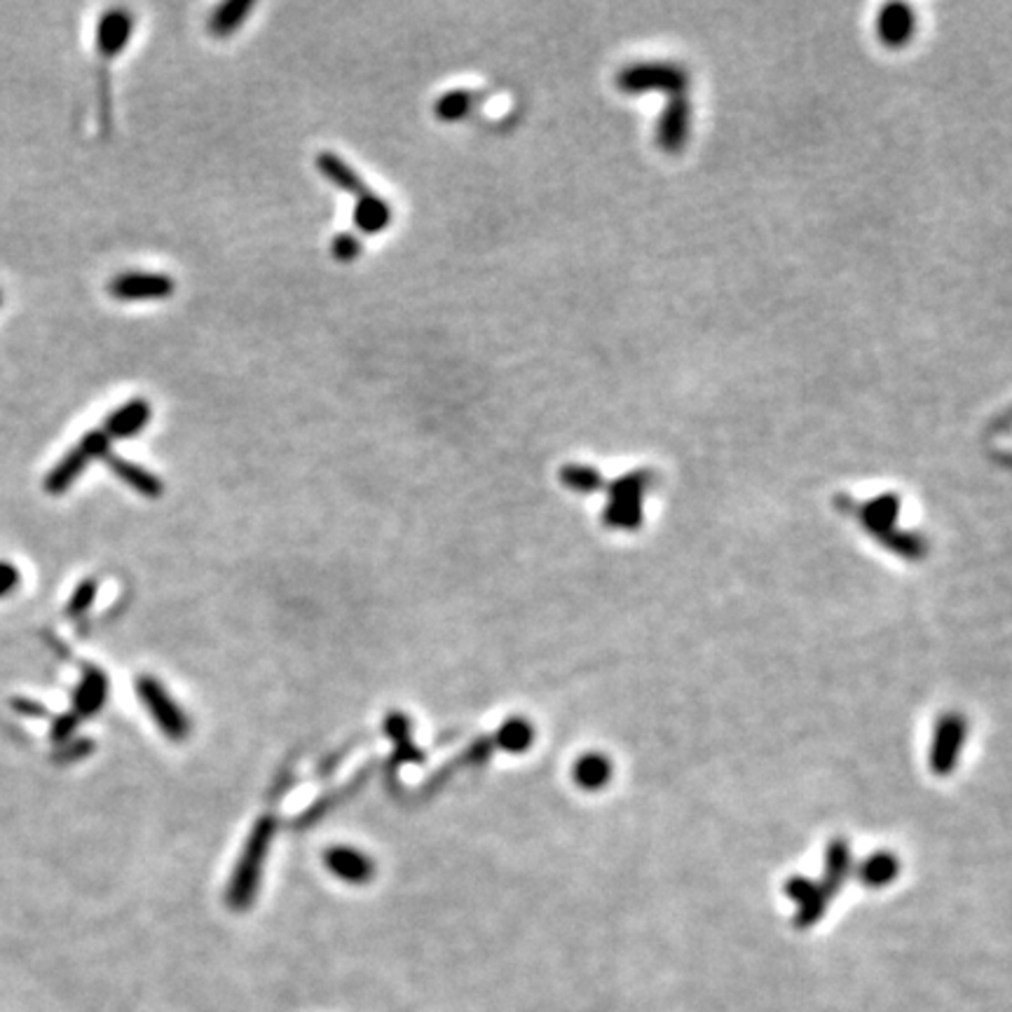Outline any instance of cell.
<instances>
[{
    "mask_svg": "<svg viewBox=\"0 0 1012 1012\" xmlns=\"http://www.w3.org/2000/svg\"><path fill=\"white\" fill-rule=\"evenodd\" d=\"M275 835V818H260L251 835L245 844V851L239 856V863L233 872V881L228 886V907L235 909V912H245L256 900L258 886H260V875L262 867H266V858L270 851Z\"/></svg>",
    "mask_w": 1012,
    "mask_h": 1012,
    "instance_id": "6da1fadb",
    "label": "cell"
},
{
    "mask_svg": "<svg viewBox=\"0 0 1012 1012\" xmlns=\"http://www.w3.org/2000/svg\"><path fill=\"white\" fill-rule=\"evenodd\" d=\"M109 445H111V438L104 432H101V427L87 432L83 438H80V443L75 445V448H71L62 457V462H59L56 467L48 474L45 490L50 495L66 493L73 485V481L83 476V472L87 469L90 462L101 459L109 453Z\"/></svg>",
    "mask_w": 1012,
    "mask_h": 1012,
    "instance_id": "7a4b0ae2",
    "label": "cell"
},
{
    "mask_svg": "<svg viewBox=\"0 0 1012 1012\" xmlns=\"http://www.w3.org/2000/svg\"><path fill=\"white\" fill-rule=\"evenodd\" d=\"M136 692H138L141 703L146 705L148 715L155 720L159 732L167 739L184 741L190 734V720L184 715V711H180L176 701L167 694L165 686H162L155 678L141 675L136 680Z\"/></svg>",
    "mask_w": 1012,
    "mask_h": 1012,
    "instance_id": "3957f363",
    "label": "cell"
},
{
    "mask_svg": "<svg viewBox=\"0 0 1012 1012\" xmlns=\"http://www.w3.org/2000/svg\"><path fill=\"white\" fill-rule=\"evenodd\" d=\"M109 296L123 302L132 300H162L176 291V281L162 272H123L109 281Z\"/></svg>",
    "mask_w": 1012,
    "mask_h": 1012,
    "instance_id": "277c9868",
    "label": "cell"
},
{
    "mask_svg": "<svg viewBox=\"0 0 1012 1012\" xmlns=\"http://www.w3.org/2000/svg\"><path fill=\"white\" fill-rule=\"evenodd\" d=\"M323 863H327L331 875L352 886H363L375 877V863L366 854H361L350 846L329 848L327 856H323Z\"/></svg>",
    "mask_w": 1012,
    "mask_h": 1012,
    "instance_id": "5b68a950",
    "label": "cell"
},
{
    "mask_svg": "<svg viewBox=\"0 0 1012 1012\" xmlns=\"http://www.w3.org/2000/svg\"><path fill=\"white\" fill-rule=\"evenodd\" d=\"M134 33V14L125 8L106 10L96 27V50L101 56L115 59L130 45V38Z\"/></svg>",
    "mask_w": 1012,
    "mask_h": 1012,
    "instance_id": "8992f818",
    "label": "cell"
},
{
    "mask_svg": "<svg viewBox=\"0 0 1012 1012\" xmlns=\"http://www.w3.org/2000/svg\"><path fill=\"white\" fill-rule=\"evenodd\" d=\"M153 417V406L146 399H132L123 406L115 409L104 422H101V432H104L111 441L120 438H132L141 430L146 427Z\"/></svg>",
    "mask_w": 1012,
    "mask_h": 1012,
    "instance_id": "52a82bcc",
    "label": "cell"
},
{
    "mask_svg": "<svg viewBox=\"0 0 1012 1012\" xmlns=\"http://www.w3.org/2000/svg\"><path fill=\"white\" fill-rule=\"evenodd\" d=\"M619 83L623 90H629V92H640V90H668V92H675L680 94V90L684 87V73L680 69H673V66H663V64H652V66H633L629 71H623L621 78H619Z\"/></svg>",
    "mask_w": 1012,
    "mask_h": 1012,
    "instance_id": "ba28073f",
    "label": "cell"
},
{
    "mask_svg": "<svg viewBox=\"0 0 1012 1012\" xmlns=\"http://www.w3.org/2000/svg\"><path fill=\"white\" fill-rule=\"evenodd\" d=\"M101 459L106 462V467H109L120 481L127 483L130 488L136 490L138 495L155 499V497H159L162 493H165V483H162L153 472H148V469L141 467V464L130 462V459L120 457V455H115V453H111V451H109L104 457H101Z\"/></svg>",
    "mask_w": 1012,
    "mask_h": 1012,
    "instance_id": "9c48e42d",
    "label": "cell"
},
{
    "mask_svg": "<svg viewBox=\"0 0 1012 1012\" xmlns=\"http://www.w3.org/2000/svg\"><path fill=\"white\" fill-rule=\"evenodd\" d=\"M314 165H317V169H319V174H321L323 178H329L333 186H338L340 190H345V193L354 195L357 199L363 197L366 193H371L369 186H366V180H363V178L357 174V169H352V165H348L345 159H342V157L335 155V153H331V151L319 153L317 159H314Z\"/></svg>",
    "mask_w": 1012,
    "mask_h": 1012,
    "instance_id": "30bf717a",
    "label": "cell"
},
{
    "mask_svg": "<svg viewBox=\"0 0 1012 1012\" xmlns=\"http://www.w3.org/2000/svg\"><path fill=\"white\" fill-rule=\"evenodd\" d=\"M392 207L375 193H366L357 199L354 207V226L363 235H380L390 228Z\"/></svg>",
    "mask_w": 1012,
    "mask_h": 1012,
    "instance_id": "8fae6325",
    "label": "cell"
},
{
    "mask_svg": "<svg viewBox=\"0 0 1012 1012\" xmlns=\"http://www.w3.org/2000/svg\"><path fill=\"white\" fill-rule=\"evenodd\" d=\"M912 29H915V19H912V12H909L905 6H888L879 14V35L888 45L907 43V38H909V33H912Z\"/></svg>",
    "mask_w": 1012,
    "mask_h": 1012,
    "instance_id": "7c38bea8",
    "label": "cell"
},
{
    "mask_svg": "<svg viewBox=\"0 0 1012 1012\" xmlns=\"http://www.w3.org/2000/svg\"><path fill=\"white\" fill-rule=\"evenodd\" d=\"M256 6L251 0H230V3H223L209 22V31L218 38H226L235 33L241 24L247 22V17L251 14Z\"/></svg>",
    "mask_w": 1012,
    "mask_h": 1012,
    "instance_id": "4fadbf2b",
    "label": "cell"
},
{
    "mask_svg": "<svg viewBox=\"0 0 1012 1012\" xmlns=\"http://www.w3.org/2000/svg\"><path fill=\"white\" fill-rule=\"evenodd\" d=\"M384 729H388V736L396 745V760H401V762H420L422 760V753L417 751V745L413 743L411 722L406 720V715L392 713L388 717V722H384Z\"/></svg>",
    "mask_w": 1012,
    "mask_h": 1012,
    "instance_id": "5bb4252c",
    "label": "cell"
},
{
    "mask_svg": "<svg viewBox=\"0 0 1012 1012\" xmlns=\"http://www.w3.org/2000/svg\"><path fill=\"white\" fill-rule=\"evenodd\" d=\"M686 120H690V115H686V106L682 104V101H675L673 106H668V111L661 120V127H659L661 146L673 151L682 144L686 136Z\"/></svg>",
    "mask_w": 1012,
    "mask_h": 1012,
    "instance_id": "9a60e30c",
    "label": "cell"
},
{
    "mask_svg": "<svg viewBox=\"0 0 1012 1012\" xmlns=\"http://www.w3.org/2000/svg\"><path fill=\"white\" fill-rule=\"evenodd\" d=\"M474 101H476V96L472 92H464V90L445 92L436 99L434 113L441 123H457V120L467 117V113L474 106Z\"/></svg>",
    "mask_w": 1012,
    "mask_h": 1012,
    "instance_id": "2e32d148",
    "label": "cell"
},
{
    "mask_svg": "<svg viewBox=\"0 0 1012 1012\" xmlns=\"http://www.w3.org/2000/svg\"><path fill=\"white\" fill-rule=\"evenodd\" d=\"M106 692H109V684H106V678L101 671H90L83 680V686H80V694H78V705H80V711L83 713H96L101 705H104L106 701Z\"/></svg>",
    "mask_w": 1012,
    "mask_h": 1012,
    "instance_id": "e0dca14e",
    "label": "cell"
},
{
    "mask_svg": "<svg viewBox=\"0 0 1012 1012\" xmlns=\"http://www.w3.org/2000/svg\"><path fill=\"white\" fill-rule=\"evenodd\" d=\"M530 741V729L523 722H509L499 734V743L506 751H523L525 745Z\"/></svg>",
    "mask_w": 1012,
    "mask_h": 1012,
    "instance_id": "ac0fdd59",
    "label": "cell"
},
{
    "mask_svg": "<svg viewBox=\"0 0 1012 1012\" xmlns=\"http://www.w3.org/2000/svg\"><path fill=\"white\" fill-rule=\"evenodd\" d=\"M331 254L340 262H352V260H357L361 256V241L352 233H342V235L333 237Z\"/></svg>",
    "mask_w": 1012,
    "mask_h": 1012,
    "instance_id": "d6986e66",
    "label": "cell"
},
{
    "mask_svg": "<svg viewBox=\"0 0 1012 1012\" xmlns=\"http://www.w3.org/2000/svg\"><path fill=\"white\" fill-rule=\"evenodd\" d=\"M19 586V572L14 565L0 560V598L10 596Z\"/></svg>",
    "mask_w": 1012,
    "mask_h": 1012,
    "instance_id": "ffe728a7",
    "label": "cell"
},
{
    "mask_svg": "<svg viewBox=\"0 0 1012 1012\" xmlns=\"http://www.w3.org/2000/svg\"><path fill=\"white\" fill-rule=\"evenodd\" d=\"M94 596H96V584H94L92 579H87L83 586H80L78 593L73 596V610H75V612L87 610L90 602L94 600Z\"/></svg>",
    "mask_w": 1012,
    "mask_h": 1012,
    "instance_id": "44dd1931",
    "label": "cell"
},
{
    "mask_svg": "<svg viewBox=\"0 0 1012 1012\" xmlns=\"http://www.w3.org/2000/svg\"><path fill=\"white\" fill-rule=\"evenodd\" d=\"M0 306H3V291H0Z\"/></svg>",
    "mask_w": 1012,
    "mask_h": 1012,
    "instance_id": "7402d4cb",
    "label": "cell"
}]
</instances>
